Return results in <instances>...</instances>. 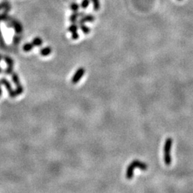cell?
Wrapping results in <instances>:
<instances>
[{
    "label": "cell",
    "instance_id": "1",
    "mask_svg": "<svg viewBox=\"0 0 193 193\" xmlns=\"http://www.w3.org/2000/svg\"><path fill=\"white\" fill-rule=\"evenodd\" d=\"M172 139L169 137L166 139L165 145H164V162L167 165H170L172 162V157L170 154L171 148L172 145Z\"/></svg>",
    "mask_w": 193,
    "mask_h": 193
},
{
    "label": "cell",
    "instance_id": "2",
    "mask_svg": "<svg viewBox=\"0 0 193 193\" xmlns=\"http://www.w3.org/2000/svg\"><path fill=\"white\" fill-rule=\"evenodd\" d=\"M0 83H1V84H2V85L5 87V88L7 89V90L9 93V96H10L11 98L16 97V95L15 93V91H14V90H13L12 86L10 82H9L8 79H6L5 77H2V78L0 79Z\"/></svg>",
    "mask_w": 193,
    "mask_h": 193
},
{
    "label": "cell",
    "instance_id": "3",
    "mask_svg": "<svg viewBox=\"0 0 193 193\" xmlns=\"http://www.w3.org/2000/svg\"><path fill=\"white\" fill-rule=\"evenodd\" d=\"M7 22V26L10 28L11 27L14 28V30H15L16 34H21V32H22V30H23L22 26H21L20 22H19L18 21H16L15 20V19H9Z\"/></svg>",
    "mask_w": 193,
    "mask_h": 193
},
{
    "label": "cell",
    "instance_id": "4",
    "mask_svg": "<svg viewBox=\"0 0 193 193\" xmlns=\"http://www.w3.org/2000/svg\"><path fill=\"white\" fill-rule=\"evenodd\" d=\"M84 72H85V69H84L83 67H79V68L76 71L75 73H74L73 77H72V82L73 84H77L78 82L82 79V77H83Z\"/></svg>",
    "mask_w": 193,
    "mask_h": 193
},
{
    "label": "cell",
    "instance_id": "5",
    "mask_svg": "<svg viewBox=\"0 0 193 193\" xmlns=\"http://www.w3.org/2000/svg\"><path fill=\"white\" fill-rule=\"evenodd\" d=\"M95 19V16L92 14H86V15L84 14V16H82L80 20L77 21V24L80 25V24H84L86 22H93Z\"/></svg>",
    "mask_w": 193,
    "mask_h": 193
},
{
    "label": "cell",
    "instance_id": "6",
    "mask_svg": "<svg viewBox=\"0 0 193 193\" xmlns=\"http://www.w3.org/2000/svg\"><path fill=\"white\" fill-rule=\"evenodd\" d=\"M132 163L133 164V165L134 166V167H137L139 169H140L142 171H145L148 169V165H146V163L142 162L139 160H134L132 162Z\"/></svg>",
    "mask_w": 193,
    "mask_h": 193
},
{
    "label": "cell",
    "instance_id": "7",
    "mask_svg": "<svg viewBox=\"0 0 193 193\" xmlns=\"http://www.w3.org/2000/svg\"><path fill=\"white\" fill-rule=\"evenodd\" d=\"M134 168H135L134 166L133 165V164H132V162L128 165V167H127V172H126L127 179L131 180L133 178Z\"/></svg>",
    "mask_w": 193,
    "mask_h": 193
},
{
    "label": "cell",
    "instance_id": "8",
    "mask_svg": "<svg viewBox=\"0 0 193 193\" xmlns=\"http://www.w3.org/2000/svg\"><path fill=\"white\" fill-rule=\"evenodd\" d=\"M84 15V13L83 12H75L73 14H72L69 17V20L72 23H76L77 22V19L78 17H82V16Z\"/></svg>",
    "mask_w": 193,
    "mask_h": 193
},
{
    "label": "cell",
    "instance_id": "9",
    "mask_svg": "<svg viewBox=\"0 0 193 193\" xmlns=\"http://www.w3.org/2000/svg\"><path fill=\"white\" fill-rule=\"evenodd\" d=\"M52 52V50L51 47H45L44 48H42V49H40V54L42 55V56L47 57V56H48V55H49L50 54H51Z\"/></svg>",
    "mask_w": 193,
    "mask_h": 193
},
{
    "label": "cell",
    "instance_id": "10",
    "mask_svg": "<svg viewBox=\"0 0 193 193\" xmlns=\"http://www.w3.org/2000/svg\"><path fill=\"white\" fill-rule=\"evenodd\" d=\"M12 80L13 83L15 84L16 87L20 85L21 84L19 77L18 75V74L16 73V72H13V73L12 74Z\"/></svg>",
    "mask_w": 193,
    "mask_h": 193
},
{
    "label": "cell",
    "instance_id": "11",
    "mask_svg": "<svg viewBox=\"0 0 193 193\" xmlns=\"http://www.w3.org/2000/svg\"><path fill=\"white\" fill-rule=\"evenodd\" d=\"M32 43L34 47H41L42 45L43 41L40 37H35L33 39Z\"/></svg>",
    "mask_w": 193,
    "mask_h": 193
},
{
    "label": "cell",
    "instance_id": "12",
    "mask_svg": "<svg viewBox=\"0 0 193 193\" xmlns=\"http://www.w3.org/2000/svg\"><path fill=\"white\" fill-rule=\"evenodd\" d=\"M33 47L34 45H32V43H25V44L23 45L22 49L25 52H29L32 51Z\"/></svg>",
    "mask_w": 193,
    "mask_h": 193
},
{
    "label": "cell",
    "instance_id": "13",
    "mask_svg": "<svg viewBox=\"0 0 193 193\" xmlns=\"http://www.w3.org/2000/svg\"><path fill=\"white\" fill-rule=\"evenodd\" d=\"M4 61L5 62V63L7 64V66H12L14 67V60L12 59L9 56H4Z\"/></svg>",
    "mask_w": 193,
    "mask_h": 193
},
{
    "label": "cell",
    "instance_id": "14",
    "mask_svg": "<svg viewBox=\"0 0 193 193\" xmlns=\"http://www.w3.org/2000/svg\"><path fill=\"white\" fill-rule=\"evenodd\" d=\"M79 26H80L81 30L82 31V32L84 34V35H88L90 32V29L87 26H86L84 24H80L79 25Z\"/></svg>",
    "mask_w": 193,
    "mask_h": 193
},
{
    "label": "cell",
    "instance_id": "15",
    "mask_svg": "<svg viewBox=\"0 0 193 193\" xmlns=\"http://www.w3.org/2000/svg\"><path fill=\"white\" fill-rule=\"evenodd\" d=\"M78 28H79V26H78V24H77V22L72 23V25L68 27V31L70 32H77Z\"/></svg>",
    "mask_w": 193,
    "mask_h": 193
},
{
    "label": "cell",
    "instance_id": "16",
    "mask_svg": "<svg viewBox=\"0 0 193 193\" xmlns=\"http://www.w3.org/2000/svg\"><path fill=\"white\" fill-rule=\"evenodd\" d=\"M14 91H15L16 96L20 95L24 92V87L21 85V84H20V85H19V86H16Z\"/></svg>",
    "mask_w": 193,
    "mask_h": 193
},
{
    "label": "cell",
    "instance_id": "17",
    "mask_svg": "<svg viewBox=\"0 0 193 193\" xmlns=\"http://www.w3.org/2000/svg\"><path fill=\"white\" fill-rule=\"evenodd\" d=\"M4 74L6 75H12V74L14 72V68L12 66H7V68L4 70Z\"/></svg>",
    "mask_w": 193,
    "mask_h": 193
},
{
    "label": "cell",
    "instance_id": "18",
    "mask_svg": "<svg viewBox=\"0 0 193 193\" xmlns=\"http://www.w3.org/2000/svg\"><path fill=\"white\" fill-rule=\"evenodd\" d=\"M93 3V7L95 11H98L100 8V0H91Z\"/></svg>",
    "mask_w": 193,
    "mask_h": 193
},
{
    "label": "cell",
    "instance_id": "19",
    "mask_svg": "<svg viewBox=\"0 0 193 193\" xmlns=\"http://www.w3.org/2000/svg\"><path fill=\"white\" fill-rule=\"evenodd\" d=\"M79 8V4L76 3V2H73L70 4V9L73 11V12H78Z\"/></svg>",
    "mask_w": 193,
    "mask_h": 193
},
{
    "label": "cell",
    "instance_id": "20",
    "mask_svg": "<svg viewBox=\"0 0 193 193\" xmlns=\"http://www.w3.org/2000/svg\"><path fill=\"white\" fill-rule=\"evenodd\" d=\"M90 0H82L81 2V7L82 9H86L90 5Z\"/></svg>",
    "mask_w": 193,
    "mask_h": 193
},
{
    "label": "cell",
    "instance_id": "21",
    "mask_svg": "<svg viewBox=\"0 0 193 193\" xmlns=\"http://www.w3.org/2000/svg\"><path fill=\"white\" fill-rule=\"evenodd\" d=\"M9 5H10V4H9V2H2V3L0 4V10H2V9H4L6 7H7Z\"/></svg>",
    "mask_w": 193,
    "mask_h": 193
},
{
    "label": "cell",
    "instance_id": "22",
    "mask_svg": "<svg viewBox=\"0 0 193 193\" xmlns=\"http://www.w3.org/2000/svg\"><path fill=\"white\" fill-rule=\"evenodd\" d=\"M79 34L77 33V32H72V40H77V39L79 38Z\"/></svg>",
    "mask_w": 193,
    "mask_h": 193
},
{
    "label": "cell",
    "instance_id": "23",
    "mask_svg": "<svg viewBox=\"0 0 193 193\" xmlns=\"http://www.w3.org/2000/svg\"><path fill=\"white\" fill-rule=\"evenodd\" d=\"M19 41H20V37H19V36H16L15 35L13 38V42L14 44H17V43L19 42Z\"/></svg>",
    "mask_w": 193,
    "mask_h": 193
},
{
    "label": "cell",
    "instance_id": "24",
    "mask_svg": "<svg viewBox=\"0 0 193 193\" xmlns=\"http://www.w3.org/2000/svg\"><path fill=\"white\" fill-rule=\"evenodd\" d=\"M0 45H1L2 47H4V46H5V42H4V40L2 35L0 36Z\"/></svg>",
    "mask_w": 193,
    "mask_h": 193
},
{
    "label": "cell",
    "instance_id": "25",
    "mask_svg": "<svg viewBox=\"0 0 193 193\" xmlns=\"http://www.w3.org/2000/svg\"><path fill=\"white\" fill-rule=\"evenodd\" d=\"M2 84L1 83H0V97H1V96L2 95Z\"/></svg>",
    "mask_w": 193,
    "mask_h": 193
},
{
    "label": "cell",
    "instance_id": "26",
    "mask_svg": "<svg viewBox=\"0 0 193 193\" xmlns=\"http://www.w3.org/2000/svg\"><path fill=\"white\" fill-rule=\"evenodd\" d=\"M2 72H3V69H2V67H0V74H1Z\"/></svg>",
    "mask_w": 193,
    "mask_h": 193
},
{
    "label": "cell",
    "instance_id": "27",
    "mask_svg": "<svg viewBox=\"0 0 193 193\" xmlns=\"http://www.w3.org/2000/svg\"><path fill=\"white\" fill-rule=\"evenodd\" d=\"M2 55L0 54V62H1V60H2Z\"/></svg>",
    "mask_w": 193,
    "mask_h": 193
},
{
    "label": "cell",
    "instance_id": "28",
    "mask_svg": "<svg viewBox=\"0 0 193 193\" xmlns=\"http://www.w3.org/2000/svg\"><path fill=\"white\" fill-rule=\"evenodd\" d=\"M2 35V32H1V30H0V36Z\"/></svg>",
    "mask_w": 193,
    "mask_h": 193
},
{
    "label": "cell",
    "instance_id": "29",
    "mask_svg": "<svg viewBox=\"0 0 193 193\" xmlns=\"http://www.w3.org/2000/svg\"><path fill=\"white\" fill-rule=\"evenodd\" d=\"M0 21H2V19H1V16H0Z\"/></svg>",
    "mask_w": 193,
    "mask_h": 193
},
{
    "label": "cell",
    "instance_id": "30",
    "mask_svg": "<svg viewBox=\"0 0 193 193\" xmlns=\"http://www.w3.org/2000/svg\"><path fill=\"white\" fill-rule=\"evenodd\" d=\"M177 1H182V0H177Z\"/></svg>",
    "mask_w": 193,
    "mask_h": 193
}]
</instances>
